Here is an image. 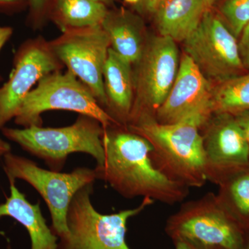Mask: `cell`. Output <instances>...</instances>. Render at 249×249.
Masks as SVG:
<instances>
[{
    "mask_svg": "<svg viewBox=\"0 0 249 249\" xmlns=\"http://www.w3.org/2000/svg\"><path fill=\"white\" fill-rule=\"evenodd\" d=\"M64 65L43 37L23 42L15 53L9 80L0 87V129L14 119L18 107L36 83Z\"/></svg>",
    "mask_w": 249,
    "mask_h": 249,
    "instance_id": "obj_11",
    "label": "cell"
},
{
    "mask_svg": "<svg viewBox=\"0 0 249 249\" xmlns=\"http://www.w3.org/2000/svg\"><path fill=\"white\" fill-rule=\"evenodd\" d=\"M238 41L239 52L245 70L249 71V24L242 31Z\"/></svg>",
    "mask_w": 249,
    "mask_h": 249,
    "instance_id": "obj_23",
    "label": "cell"
},
{
    "mask_svg": "<svg viewBox=\"0 0 249 249\" xmlns=\"http://www.w3.org/2000/svg\"><path fill=\"white\" fill-rule=\"evenodd\" d=\"M180 59L173 39L147 36L140 58L132 65L134 98L128 124L140 117L155 118L176 79Z\"/></svg>",
    "mask_w": 249,
    "mask_h": 249,
    "instance_id": "obj_7",
    "label": "cell"
},
{
    "mask_svg": "<svg viewBox=\"0 0 249 249\" xmlns=\"http://www.w3.org/2000/svg\"><path fill=\"white\" fill-rule=\"evenodd\" d=\"M217 196L237 225L249 235V165L217 184Z\"/></svg>",
    "mask_w": 249,
    "mask_h": 249,
    "instance_id": "obj_19",
    "label": "cell"
},
{
    "mask_svg": "<svg viewBox=\"0 0 249 249\" xmlns=\"http://www.w3.org/2000/svg\"><path fill=\"white\" fill-rule=\"evenodd\" d=\"M208 181L217 185L249 165V146L235 117L213 114L201 127Z\"/></svg>",
    "mask_w": 249,
    "mask_h": 249,
    "instance_id": "obj_13",
    "label": "cell"
},
{
    "mask_svg": "<svg viewBox=\"0 0 249 249\" xmlns=\"http://www.w3.org/2000/svg\"><path fill=\"white\" fill-rule=\"evenodd\" d=\"M140 0H124L126 3L127 4L137 5L139 2Z\"/></svg>",
    "mask_w": 249,
    "mask_h": 249,
    "instance_id": "obj_32",
    "label": "cell"
},
{
    "mask_svg": "<svg viewBox=\"0 0 249 249\" xmlns=\"http://www.w3.org/2000/svg\"><path fill=\"white\" fill-rule=\"evenodd\" d=\"M127 127L150 142L152 163L166 178L188 188L208 182L202 137L196 124H160L154 118L141 117Z\"/></svg>",
    "mask_w": 249,
    "mask_h": 249,
    "instance_id": "obj_2",
    "label": "cell"
},
{
    "mask_svg": "<svg viewBox=\"0 0 249 249\" xmlns=\"http://www.w3.org/2000/svg\"><path fill=\"white\" fill-rule=\"evenodd\" d=\"M219 15L238 38L249 24V0H225L219 8Z\"/></svg>",
    "mask_w": 249,
    "mask_h": 249,
    "instance_id": "obj_21",
    "label": "cell"
},
{
    "mask_svg": "<svg viewBox=\"0 0 249 249\" xmlns=\"http://www.w3.org/2000/svg\"><path fill=\"white\" fill-rule=\"evenodd\" d=\"M206 11L204 0H160L153 16L160 36L183 42Z\"/></svg>",
    "mask_w": 249,
    "mask_h": 249,
    "instance_id": "obj_17",
    "label": "cell"
},
{
    "mask_svg": "<svg viewBox=\"0 0 249 249\" xmlns=\"http://www.w3.org/2000/svg\"><path fill=\"white\" fill-rule=\"evenodd\" d=\"M93 184L89 183L77 192L70 203L67 217L70 233L61 240V249H130L125 242L129 219L155 201L145 197L134 209L101 214L94 209L90 199Z\"/></svg>",
    "mask_w": 249,
    "mask_h": 249,
    "instance_id": "obj_6",
    "label": "cell"
},
{
    "mask_svg": "<svg viewBox=\"0 0 249 249\" xmlns=\"http://www.w3.org/2000/svg\"><path fill=\"white\" fill-rule=\"evenodd\" d=\"M233 116L237 124L240 125V128L242 129L249 146V109L242 111Z\"/></svg>",
    "mask_w": 249,
    "mask_h": 249,
    "instance_id": "obj_24",
    "label": "cell"
},
{
    "mask_svg": "<svg viewBox=\"0 0 249 249\" xmlns=\"http://www.w3.org/2000/svg\"><path fill=\"white\" fill-rule=\"evenodd\" d=\"M183 51L206 79L216 85L244 74L237 37L219 15L205 11L200 22L183 41Z\"/></svg>",
    "mask_w": 249,
    "mask_h": 249,
    "instance_id": "obj_9",
    "label": "cell"
},
{
    "mask_svg": "<svg viewBox=\"0 0 249 249\" xmlns=\"http://www.w3.org/2000/svg\"><path fill=\"white\" fill-rule=\"evenodd\" d=\"M25 0H0V9L12 11L21 7Z\"/></svg>",
    "mask_w": 249,
    "mask_h": 249,
    "instance_id": "obj_26",
    "label": "cell"
},
{
    "mask_svg": "<svg viewBox=\"0 0 249 249\" xmlns=\"http://www.w3.org/2000/svg\"><path fill=\"white\" fill-rule=\"evenodd\" d=\"M214 114L235 115L249 109V71L213 85Z\"/></svg>",
    "mask_w": 249,
    "mask_h": 249,
    "instance_id": "obj_20",
    "label": "cell"
},
{
    "mask_svg": "<svg viewBox=\"0 0 249 249\" xmlns=\"http://www.w3.org/2000/svg\"><path fill=\"white\" fill-rule=\"evenodd\" d=\"M11 150V147L9 142L0 138V157H4L5 155L10 153Z\"/></svg>",
    "mask_w": 249,
    "mask_h": 249,
    "instance_id": "obj_29",
    "label": "cell"
},
{
    "mask_svg": "<svg viewBox=\"0 0 249 249\" xmlns=\"http://www.w3.org/2000/svg\"><path fill=\"white\" fill-rule=\"evenodd\" d=\"M93 1H96V2L102 3V4H104L107 6L114 4L115 0H93Z\"/></svg>",
    "mask_w": 249,
    "mask_h": 249,
    "instance_id": "obj_31",
    "label": "cell"
},
{
    "mask_svg": "<svg viewBox=\"0 0 249 249\" xmlns=\"http://www.w3.org/2000/svg\"><path fill=\"white\" fill-rule=\"evenodd\" d=\"M173 242L175 249H221L201 247L184 240H175L173 241Z\"/></svg>",
    "mask_w": 249,
    "mask_h": 249,
    "instance_id": "obj_28",
    "label": "cell"
},
{
    "mask_svg": "<svg viewBox=\"0 0 249 249\" xmlns=\"http://www.w3.org/2000/svg\"><path fill=\"white\" fill-rule=\"evenodd\" d=\"M51 9L52 19L62 32L101 25L109 11L106 5L93 0H54Z\"/></svg>",
    "mask_w": 249,
    "mask_h": 249,
    "instance_id": "obj_18",
    "label": "cell"
},
{
    "mask_svg": "<svg viewBox=\"0 0 249 249\" xmlns=\"http://www.w3.org/2000/svg\"><path fill=\"white\" fill-rule=\"evenodd\" d=\"M52 110L91 116L104 129L118 124L100 106L91 90L68 70L53 72L40 80L18 107L14 121L23 127L42 126V113Z\"/></svg>",
    "mask_w": 249,
    "mask_h": 249,
    "instance_id": "obj_5",
    "label": "cell"
},
{
    "mask_svg": "<svg viewBox=\"0 0 249 249\" xmlns=\"http://www.w3.org/2000/svg\"><path fill=\"white\" fill-rule=\"evenodd\" d=\"M3 80V77L0 75V82L2 81Z\"/></svg>",
    "mask_w": 249,
    "mask_h": 249,
    "instance_id": "obj_34",
    "label": "cell"
},
{
    "mask_svg": "<svg viewBox=\"0 0 249 249\" xmlns=\"http://www.w3.org/2000/svg\"><path fill=\"white\" fill-rule=\"evenodd\" d=\"M217 1V0H204L206 10L212 9L213 6Z\"/></svg>",
    "mask_w": 249,
    "mask_h": 249,
    "instance_id": "obj_30",
    "label": "cell"
},
{
    "mask_svg": "<svg viewBox=\"0 0 249 249\" xmlns=\"http://www.w3.org/2000/svg\"><path fill=\"white\" fill-rule=\"evenodd\" d=\"M11 195L0 204V218L10 217L27 229L31 241V249H58L57 237L47 226L41 212L40 202L32 204L25 195L18 189L15 181L10 180Z\"/></svg>",
    "mask_w": 249,
    "mask_h": 249,
    "instance_id": "obj_16",
    "label": "cell"
},
{
    "mask_svg": "<svg viewBox=\"0 0 249 249\" xmlns=\"http://www.w3.org/2000/svg\"><path fill=\"white\" fill-rule=\"evenodd\" d=\"M49 42L64 66L91 90L106 110L103 70L111 45L102 26L67 29Z\"/></svg>",
    "mask_w": 249,
    "mask_h": 249,
    "instance_id": "obj_10",
    "label": "cell"
},
{
    "mask_svg": "<svg viewBox=\"0 0 249 249\" xmlns=\"http://www.w3.org/2000/svg\"><path fill=\"white\" fill-rule=\"evenodd\" d=\"M160 0H140L137 5L140 12L153 15Z\"/></svg>",
    "mask_w": 249,
    "mask_h": 249,
    "instance_id": "obj_25",
    "label": "cell"
},
{
    "mask_svg": "<svg viewBox=\"0 0 249 249\" xmlns=\"http://www.w3.org/2000/svg\"><path fill=\"white\" fill-rule=\"evenodd\" d=\"M54 0H27L30 7L32 19H36L43 17L47 11L52 8Z\"/></svg>",
    "mask_w": 249,
    "mask_h": 249,
    "instance_id": "obj_22",
    "label": "cell"
},
{
    "mask_svg": "<svg viewBox=\"0 0 249 249\" xmlns=\"http://www.w3.org/2000/svg\"><path fill=\"white\" fill-rule=\"evenodd\" d=\"M1 131L6 138L45 160L54 171H60L68 156L74 152L91 155L97 162L96 166L104 161V128L91 116L80 114L74 124L58 128L34 125L22 129L4 127Z\"/></svg>",
    "mask_w": 249,
    "mask_h": 249,
    "instance_id": "obj_3",
    "label": "cell"
},
{
    "mask_svg": "<svg viewBox=\"0 0 249 249\" xmlns=\"http://www.w3.org/2000/svg\"><path fill=\"white\" fill-rule=\"evenodd\" d=\"M103 83L106 112L119 125L127 127L134 98L133 69L111 47L103 70Z\"/></svg>",
    "mask_w": 249,
    "mask_h": 249,
    "instance_id": "obj_14",
    "label": "cell"
},
{
    "mask_svg": "<svg viewBox=\"0 0 249 249\" xmlns=\"http://www.w3.org/2000/svg\"><path fill=\"white\" fill-rule=\"evenodd\" d=\"M13 29L10 27H1L0 26V53L4 48L13 35Z\"/></svg>",
    "mask_w": 249,
    "mask_h": 249,
    "instance_id": "obj_27",
    "label": "cell"
},
{
    "mask_svg": "<svg viewBox=\"0 0 249 249\" xmlns=\"http://www.w3.org/2000/svg\"><path fill=\"white\" fill-rule=\"evenodd\" d=\"M213 85L183 53L176 79L164 102L157 109L155 121L160 124L193 123L201 129L214 114Z\"/></svg>",
    "mask_w": 249,
    "mask_h": 249,
    "instance_id": "obj_12",
    "label": "cell"
},
{
    "mask_svg": "<svg viewBox=\"0 0 249 249\" xmlns=\"http://www.w3.org/2000/svg\"><path fill=\"white\" fill-rule=\"evenodd\" d=\"M104 161L94 169L96 178L106 181L127 198H150L168 205L182 202L190 188L172 181L157 169L146 139L127 127L112 124L104 129Z\"/></svg>",
    "mask_w": 249,
    "mask_h": 249,
    "instance_id": "obj_1",
    "label": "cell"
},
{
    "mask_svg": "<svg viewBox=\"0 0 249 249\" xmlns=\"http://www.w3.org/2000/svg\"><path fill=\"white\" fill-rule=\"evenodd\" d=\"M101 26L116 53L132 65L138 61L148 36L142 17L129 10H112Z\"/></svg>",
    "mask_w": 249,
    "mask_h": 249,
    "instance_id": "obj_15",
    "label": "cell"
},
{
    "mask_svg": "<svg viewBox=\"0 0 249 249\" xmlns=\"http://www.w3.org/2000/svg\"><path fill=\"white\" fill-rule=\"evenodd\" d=\"M3 166L9 181L24 180L40 193L50 211L54 232L61 240L67 238L70 233L67 217L70 203L77 192L94 182V170L78 168L70 173L47 170L11 152L4 156Z\"/></svg>",
    "mask_w": 249,
    "mask_h": 249,
    "instance_id": "obj_8",
    "label": "cell"
},
{
    "mask_svg": "<svg viewBox=\"0 0 249 249\" xmlns=\"http://www.w3.org/2000/svg\"><path fill=\"white\" fill-rule=\"evenodd\" d=\"M165 231L173 242L207 248L245 249L247 243V235L212 192L183 203L167 219Z\"/></svg>",
    "mask_w": 249,
    "mask_h": 249,
    "instance_id": "obj_4",
    "label": "cell"
},
{
    "mask_svg": "<svg viewBox=\"0 0 249 249\" xmlns=\"http://www.w3.org/2000/svg\"><path fill=\"white\" fill-rule=\"evenodd\" d=\"M245 249H249V235L247 236V243H246Z\"/></svg>",
    "mask_w": 249,
    "mask_h": 249,
    "instance_id": "obj_33",
    "label": "cell"
}]
</instances>
